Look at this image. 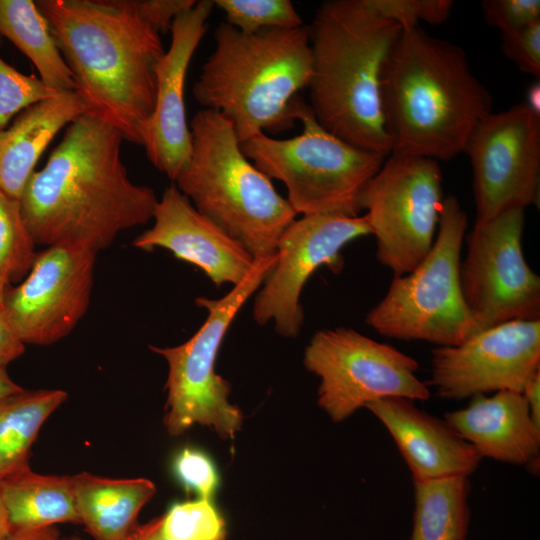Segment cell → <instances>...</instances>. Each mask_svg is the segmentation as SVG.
I'll use <instances>...</instances> for the list:
<instances>
[{"label":"cell","mask_w":540,"mask_h":540,"mask_svg":"<svg viewBox=\"0 0 540 540\" xmlns=\"http://www.w3.org/2000/svg\"><path fill=\"white\" fill-rule=\"evenodd\" d=\"M10 283L0 274V306L2 305L3 298Z\"/></svg>","instance_id":"obj_43"},{"label":"cell","mask_w":540,"mask_h":540,"mask_svg":"<svg viewBox=\"0 0 540 540\" xmlns=\"http://www.w3.org/2000/svg\"><path fill=\"white\" fill-rule=\"evenodd\" d=\"M153 220L152 227L137 236L132 245L145 251L167 249L199 268L217 286L238 284L255 264L256 260L201 214L175 183L158 199Z\"/></svg>","instance_id":"obj_18"},{"label":"cell","mask_w":540,"mask_h":540,"mask_svg":"<svg viewBox=\"0 0 540 540\" xmlns=\"http://www.w3.org/2000/svg\"><path fill=\"white\" fill-rule=\"evenodd\" d=\"M414 516L409 540H466L469 477L413 480Z\"/></svg>","instance_id":"obj_26"},{"label":"cell","mask_w":540,"mask_h":540,"mask_svg":"<svg viewBox=\"0 0 540 540\" xmlns=\"http://www.w3.org/2000/svg\"><path fill=\"white\" fill-rule=\"evenodd\" d=\"M502 53L524 73L540 78V20L501 33Z\"/></svg>","instance_id":"obj_33"},{"label":"cell","mask_w":540,"mask_h":540,"mask_svg":"<svg viewBox=\"0 0 540 540\" xmlns=\"http://www.w3.org/2000/svg\"><path fill=\"white\" fill-rule=\"evenodd\" d=\"M0 480L13 529L81 524L73 476L42 475L27 468Z\"/></svg>","instance_id":"obj_23"},{"label":"cell","mask_w":540,"mask_h":540,"mask_svg":"<svg viewBox=\"0 0 540 540\" xmlns=\"http://www.w3.org/2000/svg\"><path fill=\"white\" fill-rule=\"evenodd\" d=\"M81 524L94 540H123L156 492L148 479H114L82 472L73 476Z\"/></svg>","instance_id":"obj_22"},{"label":"cell","mask_w":540,"mask_h":540,"mask_svg":"<svg viewBox=\"0 0 540 540\" xmlns=\"http://www.w3.org/2000/svg\"><path fill=\"white\" fill-rule=\"evenodd\" d=\"M444 420L481 458L524 465L531 471L539 466L540 426L520 392L475 396L465 408L445 413Z\"/></svg>","instance_id":"obj_20"},{"label":"cell","mask_w":540,"mask_h":540,"mask_svg":"<svg viewBox=\"0 0 540 540\" xmlns=\"http://www.w3.org/2000/svg\"><path fill=\"white\" fill-rule=\"evenodd\" d=\"M95 257L77 246H48L25 279L7 288L2 308L24 344L50 345L76 327L90 303Z\"/></svg>","instance_id":"obj_16"},{"label":"cell","mask_w":540,"mask_h":540,"mask_svg":"<svg viewBox=\"0 0 540 540\" xmlns=\"http://www.w3.org/2000/svg\"><path fill=\"white\" fill-rule=\"evenodd\" d=\"M22 390L23 388L9 377L6 368L0 367V399Z\"/></svg>","instance_id":"obj_40"},{"label":"cell","mask_w":540,"mask_h":540,"mask_svg":"<svg viewBox=\"0 0 540 540\" xmlns=\"http://www.w3.org/2000/svg\"><path fill=\"white\" fill-rule=\"evenodd\" d=\"M308 28L312 71L307 88L316 121L358 148L389 155L380 76L402 28L363 0L322 3Z\"/></svg>","instance_id":"obj_4"},{"label":"cell","mask_w":540,"mask_h":540,"mask_svg":"<svg viewBox=\"0 0 540 540\" xmlns=\"http://www.w3.org/2000/svg\"><path fill=\"white\" fill-rule=\"evenodd\" d=\"M60 540H83V539L78 535H71L69 537H61Z\"/></svg>","instance_id":"obj_44"},{"label":"cell","mask_w":540,"mask_h":540,"mask_svg":"<svg viewBox=\"0 0 540 540\" xmlns=\"http://www.w3.org/2000/svg\"><path fill=\"white\" fill-rule=\"evenodd\" d=\"M391 152L450 160L464 153L476 125L492 112L489 90L456 44L420 27L402 29L380 76Z\"/></svg>","instance_id":"obj_3"},{"label":"cell","mask_w":540,"mask_h":540,"mask_svg":"<svg viewBox=\"0 0 540 540\" xmlns=\"http://www.w3.org/2000/svg\"><path fill=\"white\" fill-rule=\"evenodd\" d=\"M87 111L88 105L77 91L59 92L21 111L0 131V190L20 200L56 134Z\"/></svg>","instance_id":"obj_21"},{"label":"cell","mask_w":540,"mask_h":540,"mask_svg":"<svg viewBox=\"0 0 540 540\" xmlns=\"http://www.w3.org/2000/svg\"><path fill=\"white\" fill-rule=\"evenodd\" d=\"M0 36L9 39L36 67L41 81L56 92L76 91L47 19L31 0H0Z\"/></svg>","instance_id":"obj_24"},{"label":"cell","mask_w":540,"mask_h":540,"mask_svg":"<svg viewBox=\"0 0 540 540\" xmlns=\"http://www.w3.org/2000/svg\"><path fill=\"white\" fill-rule=\"evenodd\" d=\"M12 531H13V528L11 526L9 516H8V511L5 506L3 496H2L1 480H0V540H4L6 537H8Z\"/></svg>","instance_id":"obj_42"},{"label":"cell","mask_w":540,"mask_h":540,"mask_svg":"<svg viewBox=\"0 0 540 540\" xmlns=\"http://www.w3.org/2000/svg\"><path fill=\"white\" fill-rule=\"evenodd\" d=\"M521 208L476 220L460 284L476 333L513 320H540V277L527 264Z\"/></svg>","instance_id":"obj_12"},{"label":"cell","mask_w":540,"mask_h":540,"mask_svg":"<svg viewBox=\"0 0 540 540\" xmlns=\"http://www.w3.org/2000/svg\"><path fill=\"white\" fill-rule=\"evenodd\" d=\"M464 152L472 167L476 220L539 203L540 116L525 103L486 115Z\"/></svg>","instance_id":"obj_13"},{"label":"cell","mask_w":540,"mask_h":540,"mask_svg":"<svg viewBox=\"0 0 540 540\" xmlns=\"http://www.w3.org/2000/svg\"><path fill=\"white\" fill-rule=\"evenodd\" d=\"M366 408L393 438L413 480L469 477L482 460L444 419L403 397L375 400Z\"/></svg>","instance_id":"obj_19"},{"label":"cell","mask_w":540,"mask_h":540,"mask_svg":"<svg viewBox=\"0 0 540 540\" xmlns=\"http://www.w3.org/2000/svg\"><path fill=\"white\" fill-rule=\"evenodd\" d=\"M540 371V320H513L431 352L426 383L446 400L509 390L522 393Z\"/></svg>","instance_id":"obj_15"},{"label":"cell","mask_w":540,"mask_h":540,"mask_svg":"<svg viewBox=\"0 0 540 540\" xmlns=\"http://www.w3.org/2000/svg\"><path fill=\"white\" fill-rule=\"evenodd\" d=\"M139 18L160 35L170 32L175 18L196 4V0H123Z\"/></svg>","instance_id":"obj_35"},{"label":"cell","mask_w":540,"mask_h":540,"mask_svg":"<svg viewBox=\"0 0 540 540\" xmlns=\"http://www.w3.org/2000/svg\"><path fill=\"white\" fill-rule=\"evenodd\" d=\"M191 156L175 185L254 260L276 253L297 213L241 149L232 122L201 109L190 122Z\"/></svg>","instance_id":"obj_6"},{"label":"cell","mask_w":540,"mask_h":540,"mask_svg":"<svg viewBox=\"0 0 540 540\" xmlns=\"http://www.w3.org/2000/svg\"><path fill=\"white\" fill-rule=\"evenodd\" d=\"M67 397L59 389H23L0 399V479L30 468L41 426Z\"/></svg>","instance_id":"obj_25"},{"label":"cell","mask_w":540,"mask_h":540,"mask_svg":"<svg viewBox=\"0 0 540 540\" xmlns=\"http://www.w3.org/2000/svg\"><path fill=\"white\" fill-rule=\"evenodd\" d=\"M123 540H172L163 531V515L137 525Z\"/></svg>","instance_id":"obj_37"},{"label":"cell","mask_w":540,"mask_h":540,"mask_svg":"<svg viewBox=\"0 0 540 540\" xmlns=\"http://www.w3.org/2000/svg\"><path fill=\"white\" fill-rule=\"evenodd\" d=\"M61 535L55 526L13 529L4 540H60Z\"/></svg>","instance_id":"obj_39"},{"label":"cell","mask_w":540,"mask_h":540,"mask_svg":"<svg viewBox=\"0 0 540 540\" xmlns=\"http://www.w3.org/2000/svg\"><path fill=\"white\" fill-rule=\"evenodd\" d=\"M58 93L37 76L19 72L0 56V131L27 107Z\"/></svg>","instance_id":"obj_30"},{"label":"cell","mask_w":540,"mask_h":540,"mask_svg":"<svg viewBox=\"0 0 540 540\" xmlns=\"http://www.w3.org/2000/svg\"><path fill=\"white\" fill-rule=\"evenodd\" d=\"M304 364L320 378L318 405L336 423L381 398L425 401L431 395L416 375L417 360L352 328L317 331Z\"/></svg>","instance_id":"obj_11"},{"label":"cell","mask_w":540,"mask_h":540,"mask_svg":"<svg viewBox=\"0 0 540 540\" xmlns=\"http://www.w3.org/2000/svg\"><path fill=\"white\" fill-rule=\"evenodd\" d=\"M173 470L187 492H194L201 499H211L218 485V475L206 454L184 448L174 458Z\"/></svg>","instance_id":"obj_32"},{"label":"cell","mask_w":540,"mask_h":540,"mask_svg":"<svg viewBox=\"0 0 540 540\" xmlns=\"http://www.w3.org/2000/svg\"><path fill=\"white\" fill-rule=\"evenodd\" d=\"M438 161L390 153L361 192L359 205L377 260L393 277L411 272L431 250L445 199Z\"/></svg>","instance_id":"obj_10"},{"label":"cell","mask_w":540,"mask_h":540,"mask_svg":"<svg viewBox=\"0 0 540 540\" xmlns=\"http://www.w3.org/2000/svg\"><path fill=\"white\" fill-rule=\"evenodd\" d=\"M367 235L364 215L312 214L294 220L281 235L276 262L256 295L254 320L259 325L273 321L278 334L295 337L303 324L300 295L309 277L323 265L340 272L341 250Z\"/></svg>","instance_id":"obj_14"},{"label":"cell","mask_w":540,"mask_h":540,"mask_svg":"<svg viewBox=\"0 0 540 540\" xmlns=\"http://www.w3.org/2000/svg\"><path fill=\"white\" fill-rule=\"evenodd\" d=\"M377 15L402 29L419 27L420 22L438 25L450 17L451 0H363Z\"/></svg>","instance_id":"obj_31"},{"label":"cell","mask_w":540,"mask_h":540,"mask_svg":"<svg viewBox=\"0 0 540 540\" xmlns=\"http://www.w3.org/2000/svg\"><path fill=\"white\" fill-rule=\"evenodd\" d=\"M535 114L540 116V82L535 80L528 88L526 102H524Z\"/></svg>","instance_id":"obj_41"},{"label":"cell","mask_w":540,"mask_h":540,"mask_svg":"<svg viewBox=\"0 0 540 540\" xmlns=\"http://www.w3.org/2000/svg\"><path fill=\"white\" fill-rule=\"evenodd\" d=\"M295 118L303 125L299 135L275 139L262 132L240 143L243 153L268 178L285 185L297 214L358 216L361 192L386 156L325 130L301 99Z\"/></svg>","instance_id":"obj_7"},{"label":"cell","mask_w":540,"mask_h":540,"mask_svg":"<svg viewBox=\"0 0 540 540\" xmlns=\"http://www.w3.org/2000/svg\"><path fill=\"white\" fill-rule=\"evenodd\" d=\"M214 6L225 14V22L242 33L265 29H292L303 20L289 0H215Z\"/></svg>","instance_id":"obj_28"},{"label":"cell","mask_w":540,"mask_h":540,"mask_svg":"<svg viewBox=\"0 0 540 540\" xmlns=\"http://www.w3.org/2000/svg\"><path fill=\"white\" fill-rule=\"evenodd\" d=\"M35 245L20 200L0 190V274L9 283L27 276L36 256Z\"/></svg>","instance_id":"obj_27"},{"label":"cell","mask_w":540,"mask_h":540,"mask_svg":"<svg viewBox=\"0 0 540 540\" xmlns=\"http://www.w3.org/2000/svg\"><path fill=\"white\" fill-rule=\"evenodd\" d=\"M162 515L172 540H226L225 520L211 499L175 503Z\"/></svg>","instance_id":"obj_29"},{"label":"cell","mask_w":540,"mask_h":540,"mask_svg":"<svg viewBox=\"0 0 540 540\" xmlns=\"http://www.w3.org/2000/svg\"><path fill=\"white\" fill-rule=\"evenodd\" d=\"M121 133L92 111L73 120L45 166L20 197L36 244L77 246L94 253L130 228L153 219L158 203L137 185L121 159Z\"/></svg>","instance_id":"obj_1"},{"label":"cell","mask_w":540,"mask_h":540,"mask_svg":"<svg viewBox=\"0 0 540 540\" xmlns=\"http://www.w3.org/2000/svg\"><path fill=\"white\" fill-rule=\"evenodd\" d=\"M275 262L276 253L256 260L247 276L220 299L197 298L196 304L205 308L208 316L189 340L175 347L150 346L169 367L164 416L169 434L180 435L195 423L213 428L224 439L239 431L242 413L228 402L231 386L216 373L215 362L232 321Z\"/></svg>","instance_id":"obj_9"},{"label":"cell","mask_w":540,"mask_h":540,"mask_svg":"<svg viewBox=\"0 0 540 540\" xmlns=\"http://www.w3.org/2000/svg\"><path fill=\"white\" fill-rule=\"evenodd\" d=\"M76 91L122 135L144 145L156 101L160 34L123 0H39Z\"/></svg>","instance_id":"obj_2"},{"label":"cell","mask_w":540,"mask_h":540,"mask_svg":"<svg viewBox=\"0 0 540 540\" xmlns=\"http://www.w3.org/2000/svg\"><path fill=\"white\" fill-rule=\"evenodd\" d=\"M468 217L457 197H445L433 246L408 274L393 277L366 315L380 335L456 346L476 334L460 284V257Z\"/></svg>","instance_id":"obj_8"},{"label":"cell","mask_w":540,"mask_h":540,"mask_svg":"<svg viewBox=\"0 0 540 540\" xmlns=\"http://www.w3.org/2000/svg\"><path fill=\"white\" fill-rule=\"evenodd\" d=\"M214 40L192 88L196 102L229 119L240 143L292 127L312 71L308 26L245 34L223 21Z\"/></svg>","instance_id":"obj_5"},{"label":"cell","mask_w":540,"mask_h":540,"mask_svg":"<svg viewBox=\"0 0 540 540\" xmlns=\"http://www.w3.org/2000/svg\"><path fill=\"white\" fill-rule=\"evenodd\" d=\"M522 395L533 421L540 426V371L526 382Z\"/></svg>","instance_id":"obj_38"},{"label":"cell","mask_w":540,"mask_h":540,"mask_svg":"<svg viewBox=\"0 0 540 540\" xmlns=\"http://www.w3.org/2000/svg\"><path fill=\"white\" fill-rule=\"evenodd\" d=\"M25 351V344L19 338L7 315L0 306V367H5L19 358Z\"/></svg>","instance_id":"obj_36"},{"label":"cell","mask_w":540,"mask_h":540,"mask_svg":"<svg viewBox=\"0 0 540 540\" xmlns=\"http://www.w3.org/2000/svg\"><path fill=\"white\" fill-rule=\"evenodd\" d=\"M213 7L212 0H200L175 18L170 30L171 43L156 69L155 108L143 146L152 165L173 182L191 156L185 79L192 56L207 31Z\"/></svg>","instance_id":"obj_17"},{"label":"cell","mask_w":540,"mask_h":540,"mask_svg":"<svg viewBox=\"0 0 540 540\" xmlns=\"http://www.w3.org/2000/svg\"><path fill=\"white\" fill-rule=\"evenodd\" d=\"M481 8L485 22L501 33L540 20L539 0H485Z\"/></svg>","instance_id":"obj_34"}]
</instances>
